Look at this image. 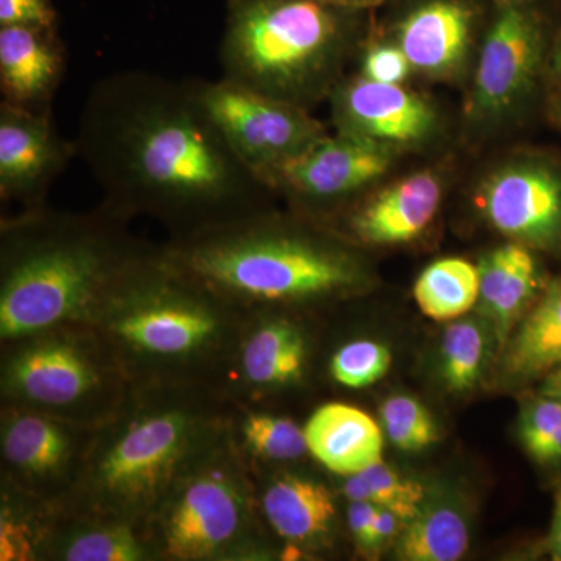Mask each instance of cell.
<instances>
[{
	"label": "cell",
	"instance_id": "cell-1",
	"mask_svg": "<svg viewBox=\"0 0 561 561\" xmlns=\"http://www.w3.org/2000/svg\"><path fill=\"white\" fill-rule=\"evenodd\" d=\"M77 158L125 217H154L173 239L267 210L272 190L230 149L190 80L125 70L81 108Z\"/></svg>",
	"mask_w": 561,
	"mask_h": 561
},
{
	"label": "cell",
	"instance_id": "cell-2",
	"mask_svg": "<svg viewBox=\"0 0 561 561\" xmlns=\"http://www.w3.org/2000/svg\"><path fill=\"white\" fill-rule=\"evenodd\" d=\"M128 217L103 203L90 214L22 210L2 220L0 337L3 343L65 327H94L114 291L151 247Z\"/></svg>",
	"mask_w": 561,
	"mask_h": 561
},
{
	"label": "cell",
	"instance_id": "cell-3",
	"mask_svg": "<svg viewBox=\"0 0 561 561\" xmlns=\"http://www.w3.org/2000/svg\"><path fill=\"white\" fill-rule=\"evenodd\" d=\"M225 437L220 416L194 387L138 386L95 427L69 494L72 508L149 529L176 483Z\"/></svg>",
	"mask_w": 561,
	"mask_h": 561
},
{
	"label": "cell",
	"instance_id": "cell-4",
	"mask_svg": "<svg viewBox=\"0 0 561 561\" xmlns=\"http://www.w3.org/2000/svg\"><path fill=\"white\" fill-rule=\"evenodd\" d=\"M164 251L241 312L337 297L367 280L360 261L341 243L276 219L268 210L173 239Z\"/></svg>",
	"mask_w": 561,
	"mask_h": 561
},
{
	"label": "cell",
	"instance_id": "cell-5",
	"mask_svg": "<svg viewBox=\"0 0 561 561\" xmlns=\"http://www.w3.org/2000/svg\"><path fill=\"white\" fill-rule=\"evenodd\" d=\"M239 313L162 247L128 272L92 328L130 381L186 383V373L234 353Z\"/></svg>",
	"mask_w": 561,
	"mask_h": 561
},
{
	"label": "cell",
	"instance_id": "cell-6",
	"mask_svg": "<svg viewBox=\"0 0 561 561\" xmlns=\"http://www.w3.org/2000/svg\"><path fill=\"white\" fill-rule=\"evenodd\" d=\"M360 13L321 0H227L224 77L311 110L343 80Z\"/></svg>",
	"mask_w": 561,
	"mask_h": 561
},
{
	"label": "cell",
	"instance_id": "cell-7",
	"mask_svg": "<svg viewBox=\"0 0 561 561\" xmlns=\"http://www.w3.org/2000/svg\"><path fill=\"white\" fill-rule=\"evenodd\" d=\"M9 345L2 367L9 405L98 427L130 394V378L94 328H55Z\"/></svg>",
	"mask_w": 561,
	"mask_h": 561
},
{
	"label": "cell",
	"instance_id": "cell-8",
	"mask_svg": "<svg viewBox=\"0 0 561 561\" xmlns=\"http://www.w3.org/2000/svg\"><path fill=\"white\" fill-rule=\"evenodd\" d=\"M231 443L225 437L169 494L147 529L154 556L230 560L249 551L253 507Z\"/></svg>",
	"mask_w": 561,
	"mask_h": 561
},
{
	"label": "cell",
	"instance_id": "cell-9",
	"mask_svg": "<svg viewBox=\"0 0 561 561\" xmlns=\"http://www.w3.org/2000/svg\"><path fill=\"white\" fill-rule=\"evenodd\" d=\"M190 83L236 157L264 184L268 176L330 135L309 110L225 77Z\"/></svg>",
	"mask_w": 561,
	"mask_h": 561
},
{
	"label": "cell",
	"instance_id": "cell-10",
	"mask_svg": "<svg viewBox=\"0 0 561 561\" xmlns=\"http://www.w3.org/2000/svg\"><path fill=\"white\" fill-rule=\"evenodd\" d=\"M95 427L10 405L2 416V460L7 478L24 496L50 502L69 496Z\"/></svg>",
	"mask_w": 561,
	"mask_h": 561
},
{
	"label": "cell",
	"instance_id": "cell-11",
	"mask_svg": "<svg viewBox=\"0 0 561 561\" xmlns=\"http://www.w3.org/2000/svg\"><path fill=\"white\" fill-rule=\"evenodd\" d=\"M527 2L501 3L491 22L468 102V114L474 119H494L511 111L540 73L545 20Z\"/></svg>",
	"mask_w": 561,
	"mask_h": 561
},
{
	"label": "cell",
	"instance_id": "cell-12",
	"mask_svg": "<svg viewBox=\"0 0 561 561\" xmlns=\"http://www.w3.org/2000/svg\"><path fill=\"white\" fill-rule=\"evenodd\" d=\"M398 150L386 144L335 131L265 181L302 208L337 206L389 171Z\"/></svg>",
	"mask_w": 561,
	"mask_h": 561
},
{
	"label": "cell",
	"instance_id": "cell-13",
	"mask_svg": "<svg viewBox=\"0 0 561 561\" xmlns=\"http://www.w3.org/2000/svg\"><path fill=\"white\" fill-rule=\"evenodd\" d=\"M77 158L76 142L58 130L51 110L0 102V198L22 210L44 208L47 192Z\"/></svg>",
	"mask_w": 561,
	"mask_h": 561
},
{
	"label": "cell",
	"instance_id": "cell-14",
	"mask_svg": "<svg viewBox=\"0 0 561 561\" xmlns=\"http://www.w3.org/2000/svg\"><path fill=\"white\" fill-rule=\"evenodd\" d=\"M494 230L527 249L561 245V175L551 165L519 161L491 173L478 195Z\"/></svg>",
	"mask_w": 561,
	"mask_h": 561
},
{
	"label": "cell",
	"instance_id": "cell-15",
	"mask_svg": "<svg viewBox=\"0 0 561 561\" xmlns=\"http://www.w3.org/2000/svg\"><path fill=\"white\" fill-rule=\"evenodd\" d=\"M328 101L335 131L394 150L420 146L437 128L434 106L402 84L378 83L360 76L343 79Z\"/></svg>",
	"mask_w": 561,
	"mask_h": 561
},
{
	"label": "cell",
	"instance_id": "cell-16",
	"mask_svg": "<svg viewBox=\"0 0 561 561\" xmlns=\"http://www.w3.org/2000/svg\"><path fill=\"white\" fill-rule=\"evenodd\" d=\"M476 20L468 0H424L398 24L397 44L416 72L453 79L467 62Z\"/></svg>",
	"mask_w": 561,
	"mask_h": 561
},
{
	"label": "cell",
	"instance_id": "cell-17",
	"mask_svg": "<svg viewBox=\"0 0 561 561\" xmlns=\"http://www.w3.org/2000/svg\"><path fill=\"white\" fill-rule=\"evenodd\" d=\"M442 195L440 176L432 171L412 173L351 210L346 228L365 245L415 241L437 216Z\"/></svg>",
	"mask_w": 561,
	"mask_h": 561
},
{
	"label": "cell",
	"instance_id": "cell-18",
	"mask_svg": "<svg viewBox=\"0 0 561 561\" xmlns=\"http://www.w3.org/2000/svg\"><path fill=\"white\" fill-rule=\"evenodd\" d=\"M66 70L58 27H0L2 101L22 108L51 110Z\"/></svg>",
	"mask_w": 561,
	"mask_h": 561
},
{
	"label": "cell",
	"instance_id": "cell-19",
	"mask_svg": "<svg viewBox=\"0 0 561 561\" xmlns=\"http://www.w3.org/2000/svg\"><path fill=\"white\" fill-rule=\"evenodd\" d=\"M305 435L313 459L335 474L348 478L382 461L381 427L354 405H321L306 423Z\"/></svg>",
	"mask_w": 561,
	"mask_h": 561
},
{
	"label": "cell",
	"instance_id": "cell-20",
	"mask_svg": "<svg viewBox=\"0 0 561 561\" xmlns=\"http://www.w3.org/2000/svg\"><path fill=\"white\" fill-rule=\"evenodd\" d=\"M479 267V309L505 342L540 289V271L530 249L511 242L490 251Z\"/></svg>",
	"mask_w": 561,
	"mask_h": 561
},
{
	"label": "cell",
	"instance_id": "cell-21",
	"mask_svg": "<svg viewBox=\"0 0 561 561\" xmlns=\"http://www.w3.org/2000/svg\"><path fill=\"white\" fill-rule=\"evenodd\" d=\"M239 378L253 389H276L298 382L305 375L309 345L305 332L294 321H260L241 330L234 350Z\"/></svg>",
	"mask_w": 561,
	"mask_h": 561
},
{
	"label": "cell",
	"instance_id": "cell-22",
	"mask_svg": "<svg viewBox=\"0 0 561 561\" xmlns=\"http://www.w3.org/2000/svg\"><path fill=\"white\" fill-rule=\"evenodd\" d=\"M261 507L272 529L290 542L323 537L337 516L331 490L298 474L273 479L262 493Z\"/></svg>",
	"mask_w": 561,
	"mask_h": 561
},
{
	"label": "cell",
	"instance_id": "cell-23",
	"mask_svg": "<svg viewBox=\"0 0 561 561\" xmlns=\"http://www.w3.org/2000/svg\"><path fill=\"white\" fill-rule=\"evenodd\" d=\"M504 357V371L527 381L561 365V278L552 279L534 308L516 324Z\"/></svg>",
	"mask_w": 561,
	"mask_h": 561
},
{
	"label": "cell",
	"instance_id": "cell-24",
	"mask_svg": "<svg viewBox=\"0 0 561 561\" xmlns=\"http://www.w3.org/2000/svg\"><path fill=\"white\" fill-rule=\"evenodd\" d=\"M81 516V515H80ZM83 522L49 538L54 559L66 561H142L154 556L149 534L131 523L81 516Z\"/></svg>",
	"mask_w": 561,
	"mask_h": 561
},
{
	"label": "cell",
	"instance_id": "cell-25",
	"mask_svg": "<svg viewBox=\"0 0 561 561\" xmlns=\"http://www.w3.org/2000/svg\"><path fill=\"white\" fill-rule=\"evenodd\" d=\"M470 546V527L456 507L424 502L419 515L405 524L394 541L398 559L456 561Z\"/></svg>",
	"mask_w": 561,
	"mask_h": 561
},
{
	"label": "cell",
	"instance_id": "cell-26",
	"mask_svg": "<svg viewBox=\"0 0 561 561\" xmlns=\"http://www.w3.org/2000/svg\"><path fill=\"white\" fill-rule=\"evenodd\" d=\"M479 290V267L459 257H448L424 268L413 286V297L424 316L445 321L459 319L474 308Z\"/></svg>",
	"mask_w": 561,
	"mask_h": 561
},
{
	"label": "cell",
	"instance_id": "cell-27",
	"mask_svg": "<svg viewBox=\"0 0 561 561\" xmlns=\"http://www.w3.org/2000/svg\"><path fill=\"white\" fill-rule=\"evenodd\" d=\"M343 493L348 501L371 502L378 507L389 508L405 523L419 515L426 501V490L420 482L404 478L383 461L348 476L343 483Z\"/></svg>",
	"mask_w": 561,
	"mask_h": 561
},
{
	"label": "cell",
	"instance_id": "cell-28",
	"mask_svg": "<svg viewBox=\"0 0 561 561\" xmlns=\"http://www.w3.org/2000/svg\"><path fill=\"white\" fill-rule=\"evenodd\" d=\"M486 337L481 324L457 320L446 328L442 342V375L449 390H471L481 378Z\"/></svg>",
	"mask_w": 561,
	"mask_h": 561
},
{
	"label": "cell",
	"instance_id": "cell-29",
	"mask_svg": "<svg viewBox=\"0 0 561 561\" xmlns=\"http://www.w3.org/2000/svg\"><path fill=\"white\" fill-rule=\"evenodd\" d=\"M238 431L242 448L257 459L291 461L309 453L305 427L286 416L249 413L239 423Z\"/></svg>",
	"mask_w": 561,
	"mask_h": 561
},
{
	"label": "cell",
	"instance_id": "cell-30",
	"mask_svg": "<svg viewBox=\"0 0 561 561\" xmlns=\"http://www.w3.org/2000/svg\"><path fill=\"white\" fill-rule=\"evenodd\" d=\"M381 419L387 437L402 451H423L440 438L431 412L405 394H394L381 405Z\"/></svg>",
	"mask_w": 561,
	"mask_h": 561
},
{
	"label": "cell",
	"instance_id": "cell-31",
	"mask_svg": "<svg viewBox=\"0 0 561 561\" xmlns=\"http://www.w3.org/2000/svg\"><path fill=\"white\" fill-rule=\"evenodd\" d=\"M389 346L375 341H353L335 351L330 373L335 382L348 389H365L381 381L390 370Z\"/></svg>",
	"mask_w": 561,
	"mask_h": 561
},
{
	"label": "cell",
	"instance_id": "cell-32",
	"mask_svg": "<svg viewBox=\"0 0 561 561\" xmlns=\"http://www.w3.org/2000/svg\"><path fill=\"white\" fill-rule=\"evenodd\" d=\"M44 546V530L32 518L20 515L11 504H3L0 519V560H32Z\"/></svg>",
	"mask_w": 561,
	"mask_h": 561
},
{
	"label": "cell",
	"instance_id": "cell-33",
	"mask_svg": "<svg viewBox=\"0 0 561 561\" xmlns=\"http://www.w3.org/2000/svg\"><path fill=\"white\" fill-rule=\"evenodd\" d=\"M560 424L561 401L557 398H540L527 405L523 413L519 435H522L523 445L534 459L541 451L545 443L551 438L553 432L559 430Z\"/></svg>",
	"mask_w": 561,
	"mask_h": 561
},
{
	"label": "cell",
	"instance_id": "cell-34",
	"mask_svg": "<svg viewBox=\"0 0 561 561\" xmlns=\"http://www.w3.org/2000/svg\"><path fill=\"white\" fill-rule=\"evenodd\" d=\"M412 70L411 62L398 44H373L362 57L360 77L378 83L402 84Z\"/></svg>",
	"mask_w": 561,
	"mask_h": 561
},
{
	"label": "cell",
	"instance_id": "cell-35",
	"mask_svg": "<svg viewBox=\"0 0 561 561\" xmlns=\"http://www.w3.org/2000/svg\"><path fill=\"white\" fill-rule=\"evenodd\" d=\"M57 10L51 0H0V27H57Z\"/></svg>",
	"mask_w": 561,
	"mask_h": 561
},
{
	"label": "cell",
	"instance_id": "cell-36",
	"mask_svg": "<svg viewBox=\"0 0 561 561\" xmlns=\"http://www.w3.org/2000/svg\"><path fill=\"white\" fill-rule=\"evenodd\" d=\"M378 508V505L371 504V502L350 501L348 526L351 537H353L362 552L368 553L370 551L373 523H375Z\"/></svg>",
	"mask_w": 561,
	"mask_h": 561
},
{
	"label": "cell",
	"instance_id": "cell-37",
	"mask_svg": "<svg viewBox=\"0 0 561 561\" xmlns=\"http://www.w3.org/2000/svg\"><path fill=\"white\" fill-rule=\"evenodd\" d=\"M405 524L408 523L402 522L397 513L389 511V508L379 507L375 516V523H373L370 551L368 553L379 552L383 546L397 541Z\"/></svg>",
	"mask_w": 561,
	"mask_h": 561
},
{
	"label": "cell",
	"instance_id": "cell-38",
	"mask_svg": "<svg viewBox=\"0 0 561 561\" xmlns=\"http://www.w3.org/2000/svg\"><path fill=\"white\" fill-rule=\"evenodd\" d=\"M548 548L553 560L561 561V490L557 494L556 508H553V519L551 534L548 538Z\"/></svg>",
	"mask_w": 561,
	"mask_h": 561
},
{
	"label": "cell",
	"instance_id": "cell-39",
	"mask_svg": "<svg viewBox=\"0 0 561 561\" xmlns=\"http://www.w3.org/2000/svg\"><path fill=\"white\" fill-rule=\"evenodd\" d=\"M321 2L331 3V5L341 7V9L364 11L376 9V7L386 5L391 0H321Z\"/></svg>",
	"mask_w": 561,
	"mask_h": 561
},
{
	"label": "cell",
	"instance_id": "cell-40",
	"mask_svg": "<svg viewBox=\"0 0 561 561\" xmlns=\"http://www.w3.org/2000/svg\"><path fill=\"white\" fill-rule=\"evenodd\" d=\"M561 457V424L559 430L553 432L551 438L545 443L541 451L538 453V456L535 459L540 461H552L560 459Z\"/></svg>",
	"mask_w": 561,
	"mask_h": 561
},
{
	"label": "cell",
	"instance_id": "cell-41",
	"mask_svg": "<svg viewBox=\"0 0 561 561\" xmlns=\"http://www.w3.org/2000/svg\"><path fill=\"white\" fill-rule=\"evenodd\" d=\"M546 394L561 401V371L552 376L551 381L548 383V389H546Z\"/></svg>",
	"mask_w": 561,
	"mask_h": 561
},
{
	"label": "cell",
	"instance_id": "cell-42",
	"mask_svg": "<svg viewBox=\"0 0 561 561\" xmlns=\"http://www.w3.org/2000/svg\"><path fill=\"white\" fill-rule=\"evenodd\" d=\"M556 69L559 70V73L561 76V47H559V51H557L556 55Z\"/></svg>",
	"mask_w": 561,
	"mask_h": 561
},
{
	"label": "cell",
	"instance_id": "cell-43",
	"mask_svg": "<svg viewBox=\"0 0 561 561\" xmlns=\"http://www.w3.org/2000/svg\"><path fill=\"white\" fill-rule=\"evenodd\" d=\"M497 2H500V3H505V2H526V0H497Z\"/></svg>",
	"mask_w": 561,
	"mask_h": 561
},
{
	"label": "cell",
	"instance_id": "cell-44",
	"mask_svg": "<svg viewBox=\"0 0 561 561\" xmlns=\"http://www.w3.org/2000/svg\"><path fill=\"white\" fill-rule=\"evenodd\" d=\"M560 47H561V44H560Z\"/></svg>",
	"mask_w": 561,
	"mask_h": 561
}]
</instances>
